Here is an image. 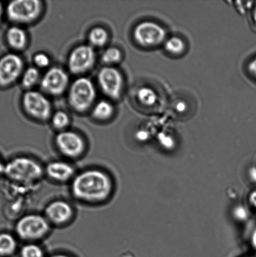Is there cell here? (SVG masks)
Masks as SVG:
<instances>
[{
    "label": "cell",
    "instance_id": "obj_1",
    "mask_svg": "<svg viewBox=\"0 0 256 257\" xmlns=\"http://www.w3.org/2000/svg\"><path fill=\"white\" fill-rule=\"evenodd\" d=\"M73 196L80 202L91 205L105 203L111 197L114 183L111 176L99 169H89L75 176L71 181Z\"/></svg>",
    "mask_w": 256,
    "mask_h": 257
},
{
    "label": "cell",
    "instance_id": "obj_2",
    "mask_svg": "<svg viewBox=\"0 0 256 257\" xmlns=\"http://www.w3.org/2000/svg\"><path fill=\"white\" fill-rule=\"evenodd\" d=\"M4 175L20 186H34L45 175L44 168L39 161L27 156L13 159L5 165Z\"/></svg>",
    "mask_w": 256,
    "mask_h": 257
},
{
    "label": "cell",
    "instance_id": "obj_3",
    "mask_svg": "<svg viewBox=\"0 0 256 257\" xmlns=\"http://www.w3.org/2000/svg\"><path fill=\"white\" fill-rule=\"evenodd\" d=\"M51 226L44 215L32 213L19 219L15 230L17 236L26 243H36L49 235Z\"/></svg>",
    "mask_w": 256,
    "mask_h": 257
},
{
    "label": "cell",
    "instance_id": "obj_4",
    "mask_svg": "<svg viewBox=\"0 0 256 257\" xmlns=\"http://www.w3.org/2000/svg\"><path fill=\"white\" fill-rule=\"evenodd\" d=\"M68 98L70 106L77 112L87 111L96 98L94 84L87 78H79L72 83Z\"/></svg>",
    "mask_w": 256,
    "mask_h": 257
},
{
    "label": "cell",
    "instance_id": "obj_5",
    "mask_svg": "<svg viewBox=\"0 0 256 257\" xmlns=\"http://www.w3.org/2000/svg\"><path fill=\"white\" fill-rule=\"evenodd\" d=\"M42 10V2L39 0H17L8 4L6 14L10 22L30 24L39 17Z\"/></svg>",
    "mask_w": 256,
    "mask_h": 257
},
{
    "label": "cell",
    "instance_id": "obj_6",
    "mask_svg": "<svg viewBox=\"0 0 256 257\" xmlns=\"http://www.w3.org/2000/svg\"><path fill=\"white\" fill-rule=\"evenodd\" d=\"M134 38L137 44L145 48H154L165 42L167 32L157 23L145 21L140 23L134 30Z\"/></svg>",
    "mask_w": 256,
    "mask_h": 257
},
{
    "label": "cell",
    "instance_id": "obj_7",
    "mask_svg": "<svg viewBox=\"0 0 256 257\" xmlns=\"http://www.w3.org/2000/svg\"><path fill=\"white\" fill-rule=\"evenodd\" d=\"M55 143L60 153L70 160L80 158L86 151L84 139L74 131H60L55 137Z\"/></svg>",
    "mask_w": 256,
    "mask_h": 257
},
{
    "label": "cell",
    "instance_id": "obj_8",
    "mask_svg": "<svg viewBox=\"0 0 256 257\" xmlns=\"http://www.w3.org/2000/svg\"><path fill=\"white\" fill-rule=\"evenodd\" d=\"M23 107L28 114L35 119L46 120L52 114L49 100L41 92L29 90L23 96Z\"/></svg>",
    "mask_w": 256,
    "mask_h": 257
},
{
    "label": "cell",
    "instance_id": "obj_9",
    "mask_svg": "<svg viewBox=\"0 0 256 257\" xmlns=\"http://www.w3.org/2000/svg\"><path fill=\"white\" fill-rule=\"evenodd\" d=\"M24 67L22 58L14 53H9L0 57V87H8L14 84L22 75Z\"/></svg>",
    "mask_w": 256,
    "mask_h": 257
},
{
    "label": "cell",
    "instance_id": "obj_10",
    "mask_svg": "<svg viewBox=\"0 0 256 257\" xmlns=\"http://www.w3.org/2000/svg\"><path fill=\"white\" fill-rule=\"evenodd\" d=\"M100 89L112 99H119L124 86V79L119 70L112 67L102 68L98 75Z\"/></svg>",
    "mask_w": 256,
    "mask_h": 257
},
{
    "label": "cell",
    "instance_id": "obj_11",
    "mask_svg": "<svg viewBox=\"0 0 256 257\" xmlns=\"http://www.w3.org/2000/svg\"><path fill=\"white\" fill-rule=\"evenodd\" d=\"M95 62V53L91 46L80 45L70 53L68 65L70 72L81 74L91 69Z\"/></svg>",
    "mask_w": 256,
    "mask_h": 257
},
{
    "label": "cell",
    "instance_id": "obj_12",
    "mask_svg": "<svg viewBox=\"0 0 256 257\" xmlns=\"http://www.w3.org/2000/svg\"><path fill=\"white\" fill-rule=\"evenodd\" d=\"M75 211L67 201H52L45 209L44 216L51 225L62 226L69 224L74 219Z\"/></svg>",
    "mask_w": 256,
    "mask_h": 257
},
{
    "label": "cell",
    "instance_id": "obj_13",
    "mask_svg": "<svg viewBox=\"0 0 256 257\" xmlns=\"http://www.w3.org/2000/svg\"><path fill=\"white\" fill-rule=\"evenodd\" d=\"M69 77L64 70L53 67L48 70L41 80V88L44 92L52 95H60L67 89Z\"/></svg>",
    "mask_w": 256,
    "mask_h": 257
},
{
    "label": "cell",
    "instance_id": "obj_14",
    "mask_svg": "<svg viewBox=\"0 0 256 257\" xmlns=\"http://www.w3.org/2000/svg\"><path fill=\"white\" fill-rule=\"evenodd\" d=\"M45 175L55 183H65L72 181L75 175L74 166L67 161L56 160L44 168Z\"/></svg>",
    "mask_w": 256,
    "mask_h": 257
},
{
    "label": "cell",
    "instance_id": "obj_15",
    "mask_svg": "<svg viewBox=\"0 0 256 257\" xmlns=\"http://www.w3.org/2000/svg\"><path fill=\"white\" fill-rule=\"evenodd\" d=\"M8 45L15 50H22L26 47L27 36L25 30L18 26H12L7 30L5 35Z\"/></svg>",
    "mask_w": 256,
    "mask_h": 257
},
{
    "label": "cell",
    "instance_id": "obj_16",
    "mask_svg": "<svg viewBox=\"0 0 256 257\" xmlns=\"http://www.w3.org/2000/svg\"><path fill=\"white\" fill-rule=\"evenodd\" d=\"M18 242L12 234L0 233V257L11 256L16 252Z\"/></svg>",
    "mask_w": 256,
    "mask_h": 257
},
{
    "label": "cell",
    "instance_id": "obj_17",
    "mask_svg": "<svg viewBox=\"0 0 256 257\" xmlns=\"http://www.w3.org/2000/svg\"><path fill=\"white\" fill-rule=\"evenodd\" d=\"M136 99L142 106L150 107L156 105L159 97L156 92L152 88L142 87L137 90Z\"/></svg>",
    "mask_w": 256,
    "mask_h": 257
},
{
    "label": "cell",
    "instance_id": "obj_18",
    "mask_svg": "<svg viewBox=\"0 0 256 257\" xmlns=\"http://www.w3.org/2000/svg\"><path fill=\"white\" fill-rule=\"evenodd\" d=\"M165 49L173 56H180L184 54L186 49V45L181 38L172 37L165 40Z\"/></svg>",
    "mask_w": 256,
    "mask_h": 257
},
{
    "label": "cell",
    "instance_id": "obj_19",
    "mask_svg": "<svg viewBox=\"0 0 256 257\" xmlns=\"http://www.w3.org/2000/svg\"><path fill=\"white\" fill-rule=\"evenodd\" d=\"M114 112L111 103L107 100H101L95 105L92 115L95 119L100 120L109 119Z\"/></svg>",
    "mask_w": 256,
    "mask_h": 257
},
{
    "label": "cell",
    "instance_id": "obj_20",
    "mask_svg": "<svg viewBox=\"0 0 256 257\" xmlns=\"http://www.w3.org/2000/svg\"><path fill=\"white\" fill-rule=\"evenodd\" d=\"M108 39H109V34L106 30L102 27L94 28L89 33V42L93 46L103 47L106 44Z\"/></svg>",
    "mask_w": 256,
    "mask_h": 257
},
{
    "label": "cell",
    "instance_id": "obj_21",
    "mask_svg": "<svg viewBox=\"0 0 256 257\" xmlns=\"http://www.w3.org/2000/svg\"><path fill=\"white\" fill-rule=\"evenodd\" d=\"M40 72L35 67H30L25 70L22 76V83L23 87L30 89L34 87L39 81Z\"/></svg>",
    "mask_w": 256,
    "mask_h": 257
},
{
    "label": "cell",
    "instance_id": "obj_22",
    "mask_svg": "<svg viewBox=\"0 0 256 257\" xmlns=\"http://www.w3.org/2000/svg\"><path fill=\"white\" fill-rule=\"evenodd\" d=\"M20 253V257H45L44 250L37 243H27Z\"/></svg>",
    "mask_w": 256,
    "mask_h": 257
},
{
    "label": "cell",
    "instance_id": "obj_23",
    "mask_svg": "<svg viewBox=\"0 0 256 257\" xmlns=\"http://www.w3.org/2000/svg\"><path fill=\"white\" fill-rule=\"evenodd\" d=\"M121 51L117 48L110 47L107 49L102 54V62L107 65L117 64L122 59Z\"/></svg>",
    "mask_w": 256,
    "mask_h": 257
},
{
    "label": "cell",
    "instance_id": "obj_24",
    "mask_svg": "<svg viewBox=\"0 0 256 257\" xmlns=\"http://www.w3.org/2000/svg\"><path fill=\"white\" fill-rule=\"evenodd\" d=\"M52 124L57 130L65 131V128L69 125L70 118L69 115L64 111H58L52 116Z\"/></svg>",
    "mask_w": 256,
    "mask_h": 257
},
{
    "label": "cell",
    "instance_id": "obj_25",
    "mask_svg": "<svg viewBox=\"0 0 256 257\" xmlns=\"http://www.w3.org/2000/svg\"><path fill=\"white\" fill-rule=\"evenodd\" d=\"M34 63L37 67L40 68H45L49 66L50 60L47 54L44 53H39L35 55Z\"/></svg>",
    "mask_w": 256,
    "mask_h": 257
},
{
    "label": "cell",
    "instance_id": "obj_26",
    "mask_svg": "<svg viewBox=\"0 0 256 257\" xmlns=\"http://www.w3.org/2000/svg\"><path fill=\"white\" fill-rule=\"evenodd\" d=\"M188 105L186 102L184 100H179L175 103L174 109L175 111L179 114H182L184 113L187 110Z\"/></svg>",
    "mask_w": 256,
    "mask_h": 257
},
{
    "label": "cell",
    "instance_id": "obj_27",
    "mask_svg": "<svg viewBox=\"0 0 256 257\" xmlns=\"http://www.w3.org/2000/svg\"><path fill=\"white\" fill-rule=\"evenodd\" d=\"M247 69L250 74L256 79V57L248 65Z\"/></svg>",
    "mask_w": 256,
    "mask_h": 257
},
{
    "label": "cell",
    "instance_id": "obj_28",
    "mask_svg": "<svg viewBox=\"0 0 256 257\" xmlns=\"http://www.w3.org/2000/svg\"><path fill=\"white\" fill-rule=\"evenodd\" d=\"M136 137L140 140H146L148 134L145 130H140L136 133Z\"/></svg>",
    "mask_w": 256,
    "mask_h": 257
},
{
    "label": "cell",
    "instance_id": "obj_29",
    "mask_svg": "<svg viewBox=\"0 0 256 257\" xmlns=\"http://www.w3.org/2000/svg\"><path fill=\"white\" fill-rule=\"evenodd\" d=\"M250 202L251 205L256 208V190L252 191L250 196Z\"/></svg>",
    "mask_w": 256,
    "mask_h": 257
},
{
    "label": "cell",
    "instance_id": "obj_30",
    "mask_svg": "<svg viewBox=\"0 0 256 257\" xmlns=\"http://www.w3.org/2000/svg\"><path fill=\"white\" fill-rule=\"evenodd\" d=\"M5 13L4 8L1 2H0V25L2 24L3 17Z\"/></svg>",
    "mask_w": 256,
    "mask_h": 257
},
{
    "label": "cell",
    "instance_id": "obj_31",
    "mask_svg": "<svg viewBox=\"0 0 256 257\" xmlns=\"http://www.w3.org/2000/svg\"><path fill=\"white\" fill-rule=\"evenodd\" d=\"M5 165L0 160V176L4 175L5 173Z\"/></svg>",
    "mask_w": 256,
    "mask_h": 257
},
{
    "label": "cell",
    "instance_id": "obj_32",
    "mask_svg": "<svg viewBox=\"0 0 256 257\" xmlns=\"http://www.w3.org/2000/svg\"><path fill=\"white\" fill-rule=\"evenodd\" d=\"M252 242L253 247H254L255 250L256 251V229L254 231V234H253Z\"/></svg>",
    "mask_w": 256,
    "mask_h": 257
},
{
    "label": "cell",
    "instance_id": "obj_33",
    "mask_svg": "<svg viewBox=\"0 0 256 257\" xmlns=\"http://www.w3.org/2000/svg\"><path fill=\"white\" fill-rule=\"evenodd\" d=\"M50 257H72L68 255H65V254L63 253H58V254H55L54 255H52Z\"/></svg>",
    "mask_w": 256,
    "mask_h": 257
},
{
    "label": "cell",
    "instance_id": "obj_34",
    "mask_svg": "<svg viewBox=\"0 0 256 257\" xmlns=\"http://www.w3.org/2000/svg\"><path fill=\"white\" fill-rule=\"evenodd\" d=\"M252 19L253 21H254L255 24L256 25V7L254 10V11L252 12Z\"/></svg>",
    "mask_w": 256,
    "mask_h": 257
},
{
    "label": "cell",
    "instance_id": "obj_35",
    "mask_svg": "<svg viewBox=\"0 0 256 257\" xmlns=\"http://www.w3.org/2000/svg\"><path fill=\"white\" fill-rule=\"evenodd\" d=\"M252 257H255V256H252Z\"/></svg>",
    "mask_w": 256,
    "mask_h": 257
}]
</instances>
